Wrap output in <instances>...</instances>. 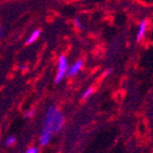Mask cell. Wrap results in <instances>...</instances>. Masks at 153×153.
<instances>
[{
    "mask_svg": "<svg viewBox=\"0 0 153 153\" xmlns=\"http://www.w3.org/2000/svg\"><path fill=\"white\" fill-rule=\"evenodd\" d=\"M63 125V116L56 107H51L45 116L43 130L40 136V143L47 146L53 135L60 132Z\"/></svg>",
    "mask_w": 153,
    "mask_h": 153,
    "instance_id": "6da1fadb",
    "label": "cell"
},
{
    "mask_svg": "<svg viewBox=\"0 0 153 153\" xmlns=\"http://www.w3.org/2000/svg\"><path fill=\"white\" fill-rule=\"evenodd\" d=\"M66 71H68V59L65 56H61L59 58L58 72H57L56 78H55V84H59L60 82H62L64 75L66 74Z\"/></svg>",
    "mask_w": 153,
    "mask_h": 153,
    "instance_id": "7a4b0ae2",
    "label": "cell"
},
{
    "mask_svg": "<svg viewBox=\"0 0 153 153\" xmlns=\"http://www.w3.org/2000/svg\"><path fill=\"white\" fill-rule=\"evenodd\" d=\"M82 64H84V62H82V60H77L74 64H72L70 69L68 68V71H66V74H68V76H70V77L75 76V75H76L77 73L82 70Z\"/></svg>",
    "mask_w": 153,
    "mask_h": 153,
    "instance_id": "3957f363",
    "label": "cell"
},
{
    "mask_svg": "<svg viewBox=\"0 0 153 153\" xmlns=\"http://www.w3.org/2000/svg\"><path fill=\"white\" fill-rule=\"evenodd\" d=\"M146 29H147V21H143L139 25V29H138V32H137V36H136V40L139 41L141 40L146 32Z\"/></svg>",
    "mask_w": 153,
    "mask_h": 153,
    "instance_id": "277c9868",
    "label": "cell"
},
{
    "mask_svg": "<svg viewBox=\"0 0 153 153\" xmlns=\"http://www.w3.org/2000/svg\"><path fill=\"white\" fill-rule=\"evenodd\" d=\"M40 34H41V31L39 30H34L32 33H31V36H29V39L27 40V42H26V45H30V44H32L33 42L36 41V39L40 36Z\"/></svg>",
    "mask_w": 153,
    "mask_h": 153,
    "instance_id": "5b68a950",
    "label": "cell"
},
{
    "mask_svg": "<svg viewBox=\"0 0 153 153\" xmlns=\"http://www.w3.org/2000/svg\"><path fill=\"white\" fill-rule=\"evenodd\" d=\"M15 140H16V138L14 137V136H10V137H8L5 139L4 145L7 146V147H11V146H13L15 143Z\"/></svg>",
    "mask_w": 153,
    "mask_h": 153,
    "instance_id": "8992f818",
    "label": "cell"
},
{
    "mask_svg": "<svg viewBox=\"0 0 153 153\" xmlns=\"http://www.w3.org/2000/svg\"><path fill=\"white\" fill-rule=\"evenodd\" d=\"M92 92H93V88L90 87L89 89L87 90V91H85V93H84V94H82V99H84V100L88 99V97H89L90 95L92 94Z\"/></svg>",
    "mask_w": 153,
    "mask_h": 153,
    "instance_id": "52a82bcc",
    "label": "cell"
},
{
    "mask_svg": "<svg viewBox=\"0 0 153 153\" xmlns=\"http://www.w3.org/2000/svg\"><path fill=\"white\" fill-rule=\"evenodd\" d=\"M74 23H75V25H76V27H77V28H78V29H82V23L79 22L78 18H74Z\"/></svg>",
    "mask_w": 153,
    "mask_h": 153,
    "instance_id": "ba28073f",
    "label": "cell"
},
{
    "mask_svg": "<svg viewBox=\"0 0 153 153\" xmlns=\"http://www.w3.org/2000/svg\"><path fill=\"white\" fill-rule=\"evenodd\" d=\"M26 152L27 153H36V152H39V150H38V148H29V149H27Z\"/></svg>",
    "mask_w": 153,
    "mask_h": 153,
    "instance_id": "9c48e42d",
    "label": "cell"
},
{
    "mask_svg": "<svg viewBox=\"0 0 153 153\" xmlns=\"http://www.w3.org/2000/svg\"><path fill=\"white\" fill-rule=\"evenodd\" d=\"M2 36H3V28L0 26V38H1Z\"/></svg>",
    "mask_w": 153,
    "mask_h": 153,
    "instance_id": "30bf717a",
    "label": "cell"
},
{
    "mask_svg": "<svg viewBox=\"0 0 153 153\" xmlns=\"http://www.w3.org/2000/svg\"><path fill=\"white\" fill-rule=\"evenodd\" d=\"M19 69H21V70H26V69H27V65H26V64H23V65L19 66Z\"/></svg>",
    "mask_w": 153,
    "mask_h": 153,
    "instance_id": "8fae6325",
    "label": "cell"
}]
</instances>
